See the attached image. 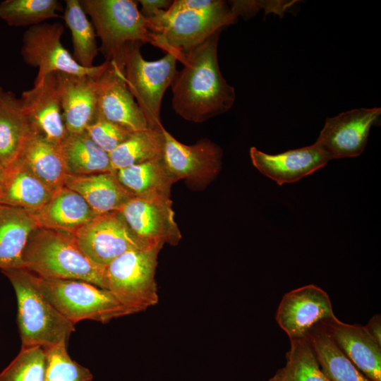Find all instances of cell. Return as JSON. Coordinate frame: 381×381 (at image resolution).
Masks as SVG:
<instances>
[{
  "instance_id": "1",
  "label": "cell",
  "mask_w": 381,
  "mask_h": 381,
  "mask_svg": "<svg viewBox=\"0 0 381 381\" xmlns=\"http://www.w3.org/2000/svg\"><path fill=\"white\" fill-rule=\"evenodd\" d=\"M219 30L190 52L182 54L183 64L171 87L174 111L183 119L202 123L226 113L233 107L236 92L223 77L217 57Z\"/></svg>"
},
{
  "instance_id": "2",
  "label": "cell",
  "mask_w": 381,
  "mask_h": 381,
  "mask_svg": "<svg viewBox=\"0 0 381 381\" xmlns=\"http://www.w3.org/2000/svg\"><path fill=\"white\" fill-rule=\"evenodd\" d=\"M22 260L23 267L42 278L81 280L107 288L106 267L89 259L70 231L38 226L29 236Z\"/></svg>"
},
{
  "instance_id": "3",
  "label": "cell",
  "mask_w": 381,
  "mask_h": 381,
  "mask_svg": "<svg viewBox=\"0 0 381 381\" xmlns=\"http://www.w3.org/2000/svg\"><path fill=\"white\" fill-rule=\"evenodd\" d=\"M12 284L17 297L22 347L47 348L68 343L75 324L62 315L43 296L36 275L25 267L1 270Z\"/></svg>"
},
{
  "instance_id": "4",
  "label": "cell",
  "mask_w": 381,
  "mask_h": 381,
  "mask_svg": "<svg viewBox=\"0 0 381 381\" xmlns=\"http://www.w3.org/2000/svg\"><path fill=\"white\" fill-rule=\"evenodd\" d=\"M81 6L91 19L99 47L106 61L123 71L124 49L130 42L150 43L157 47L150 23L132 0H80Z\"/></svg>"
},
{
  "instance_id": "5",
  "label": "cell",
  "mask_w": 381,
  "mask_h": 381,
  "mask_svg": "<svg viewBox=\"0 0 381 381\" xmlns=\"http://www.w3.org/2000/svg\"><path fill=\"white\" fill-rule=\"evenodd\" d=\"M36 281L43 296L73 324L84 320L106 323L133 314L108 289L92 283L46 279L37 275Z\"/></svg>"
},
{
  "instance_id": "6",
  "label": "cell",
  "mask_w": 381,
  "mask_h": 381,
  "mask_svg": "<svg viewBox=\"0 0 381 381\" xmlns=\"http://www.w3.org/2000/svg\"><path fill=\"white\" fill-rule=\"evenodd\" d=\"M162 246L128 250L106 267L107 288L133 314L159 301L155 272Z\"/></svg>"
},
{
  "instance_id": "7",
  "label": "cell",
  "mask_w": 381,
  "mask_h": 381,
  "mask_svg": "<svg viewBox=\"0 0 381 381\" xmlns=\"http://www.w3.org/2000/svg\"><path fill=\"white\" fill-rule=\"evenodd\" d=\"M231 8L214 12L182 11L168 13L159 10L150 18V29L156 36L157 47L174 54L177 61L204 42L219 30L236 22Z\"/></svg>"
},
{
  "instance_id": "8",
  "label": "cell",
  "mask_w": 381,
  "mask_h": 381,
  "mask_svg": "<svg viewBox=\"0 0 381 381\" xmlns=\"http://www.w3.org/2000/svg\"><path fill=\"white\" fill-rule=\"evenodd\" d=\"M141 42H130L124 49L123 75L126 83L140 108L149 128L162 126V101L177 72L176 57L169 53L149 61L141 54Z\"/></svg>"
},
{
  "instance_id": "9",
  "label": "cell",
  "mask_w": 381,
  "mask_h": 381,
  "mask_svg": "<svg viewBox=\"0 0 381 381\" xmlns=\"http://www.w3.org/2000/svg\"><path fill=\"white\" fill-rule=\"evenodd\" d=\"M64 32V26L60 22L43 23L24 32L20 53L25 64L38 68L34 84L52 73L97 77L104 69L105 62L92 68L80 66L61 43Z\"/></svg>"
},
{
  "instance_id": "10",
  "label": "cell",
  "mask_w": 381,
  "mask_h": 381,
  "mask_svg": "<svg viewBox=\"0 0 381 381\" xmlns=\"http://www.w3.org/2000/svg\"><path fill=\"white\" fill-rule=\"evenodd\" d=\"M73 234L87 257L104 267L128 250L149 247L133 235L119 211L97 215Z\"/></svg>"
},
{
  "instance_id": "11",
  "label": "cell",
  "mask_w": 381,
  "mask_h": 381,
  "mask_svg": "<svg viewBox=\"0 0 381 381\" xmlns=\"http://www.w3.org/2000/svg\"><path fill=\"white\" fill-rule=\"evenodd\" d=\"M163 159L175 181L186 180L191 186L202 188L218 174L222 167V150L207 138L188 145L178 141L164 128Z\"/></svg>"
},
{
  "instance_id": "12",
  "label": "cell",
  "mask_w": 381,
  "mask_h": 381,
  "mask_svg": "<svg viewBox=\"0 0 381 381\" xmlns=\"http://www.w3.org/2000/svg\"><path fill=\"white\" fill-rule=\"evenodd\" d=\"M119 212L133 235L147 246H176L181 241L170 198L132 197Z\"/></svg>"
},
{
  "instance_id": "13",
  "label": "cell",
  "mask_w": 381,
  "mask_h": 381,
  "mask_svg": "<svg viewBox=\"0 0 381 381\" xmlns=\"http://www.w3.org/2000/svg\"><path fill=\"white\" fill-rule=\"evenodd\" d=\"M380 115V107L358 108L327 118L315 143L329 160L358 157Z\"/></svg>"
},
{
  "instance_id": "14",
  "label": "cell",
  "mask_w": 381,
  "mask_h": 381,
  "mask_svg": "<svg viewBox=\"0 0 381 381\" xmlns=\"http://www.w3.org/2000/svg\"><path fill=\"white\" fill-rule=\"evenodd\" d=\"M334 317L327 293L315 284H308L283 296L275 319L291 340L306 337L315 325Z\"/></svg>"
},
{
  "instance_id": "15",
  "label": "cell",
  "mask_w": 381,
  "mask_h": 381,
  "mask_svg": "<svg viewBox=\"0 0 381 381\" xmlns=\"http://www.w3.org/2000/svg\"><path fill=\"white\" fill-rule=\"evenodd\" d=\"M104 62V69L95 78L97 112L131 132L149 128L126 83L123 71L111 62Z\"/></svg>"
},
{
  "instance_id": "16",
  "label": "cell",
  "mask_w": 381,
  "mask_h": 381,
  "mask_svg": "<svg viewBox=\"0 0 381 381\" xmlns=\"http://www.w3.org/2000/svg\"><path fill=\"white\" fill-rule=\"evenodd\" d=\"M250 157L253 165L261 174L279 186L297 182L330 161L315 143L277 155H270L252 147Z\"/></svg>"
},
{
  "instance_id": "17",
  "label": "cell",
  "mask_w": 381,
  "mask_h": 381,
  "mask_svg": "<svg viewBox=\"0 0 381 381\" xmlns=\"http://www.w3.org/2000/svg\"><path fill=\"white\" fill-rule=\"evenodd\" d=\"M64 123L67 133H80L97 113L95 78L56 72Z\"/></svg>"
},
{
  "instance_id": "18",
  "label": "cell",
  "mask_w": 381,
  "mask_h": 381,
  "mask_svg": "<svg viewBox=\"0 0 381 381\" xmlns=\"http://www.w3.org/2000/svg\"><path fill=\"white\" fill-rule=\"evenodd\" d=\"M345 356L368 379L381 381V346L364 326L342 322L334 317L321 322Z\"/></svg>"
},
{
  "instance_id": "19",
  "label": "cell",
  "mask_w": 381,
  "mask_h": 381,
  "mask_svg": "<svg viewBox=\"0 0 381 381\" xmlns=\"http://www.w3.org/2000/svg\"><path fill=\"white\" fill-rule=\"evenodd\" d=\"M35 129L47 138L61 143L67 134L57 90L55 73L47 75L20 98Z\"/></svg>"
},
{
  "instance_id": "20",
  "label": "cell",
  "mask_w": 381,
  "mask_h": 381,
  "mask_svg": "<svg viewBox=\"0 0 381 381\" xmlns=\"http://www.w3.org/2000/svg\"><path fill=\"white\" fill-rule=\"evenodd\" d=\"M18 159L52 192L64 186L68 171L60 143L35 131L28 138Z\"/></svg>"
},
{
  "instance_id": "21",
  "label": "cell",
  "mask_w": 381,
  "mask_h": 381,
  "mask_svg": "<svg viewBox=\"0 0 381 381\" xmlns=\"http://www.w3.org/2000/svg\"><path fill=\"white\" fill-rule=\"evenodd\" d=\"M32 212L39 227L72 233L98 215L79 193L65 186L54 192L43 207Z\"/></svg>"
},
{
  "instance_id": "22",
  "label": "cell",
  "mask_w": 381,
  "mask_h": 381,
  "mask_svg": "<svg viewBox=\"0 0 381 381\" xmlns=\"http://www.w3.org/2000/svg\"><path fill=\"white\" fill-rule=\"evenodd\" d=\"M37 131L20 98L10 91L0 93V163L8 167L19 157L30 135Z\"/></svg>"
},
{
  "instance_id": "23",
  "label": "cell",
  "mask_w": 381,
  "mask_h": 381,
  "mask_svg": "<svg viewBox=\"0 0 381 381\" xmlns=\"http://www.w3.org/2000/svg\"><path fill=\"white\" fill-rule=\"evenodd\" d=\"M64 186L79 193L98 214L119 211L133 197L119 181L115 172L68 174Z\"/></svg>"
},
{
  "instance_id": "24",
  "label": "cell",
  "mask_w": 381,
  "mask_h": 381,
  "mask_svg": "<svg viewBox=\"0 0 381 381\" xmlns=\"http://www.w3.org/2000/svg\"><path fill=\"white\" fill-rule=\"evenodd\" d=\"M53 193L20 159L6 168L0 183V204L32 212L43 207Z\"/></svg>"
},
{
  "instance_id": "25",
  "label": "cell",
  "mask_w": 381,
  "mask_h": 381,
  "mask_svg": "<svg viewBox=\"0 0 381 381\" xmlns=\"http://www.w3.org/2000/svg\"><path fill=\"white\" fill-rule=\"evenodd\" d=\"M37 227L32 211L0 204V269L23 267V250Z\"/></svg>"
},
{
  "instance_id": "26",
  "label": "cell",
  "mask_w": 381,
  "mask_h": 381,
  "mask_svg": "<svg viewBox=\"0 0 381 381\" xmlns=\"http://www.w3.org/2000/svg\"><path fill=\"white\" fill-rule=\"evenodd\" d=\"M115 174L133 197L170 198L171 186L175 183L163 157L120 169Z\"/></svg>"
},
{
  "instance_id": "27",
  "label": "cell",
  "mask_w": 381,
  "mask_h": 381,
  "mask_svg": "<svg viewBox=\"0 0 381 381\" xmlns=\"http://www.w3.org/2000/svg\"><path fill=\"white\" fill-rule=\"evenodd\" d=\"M61 145L68 174L82 176L115 172L109 154L97 145L86 131L67 133Z\"/></svg>"
},
{
  "instance_id": "28",
  "label": "cell",
  "mask_w": 381,
  "mask_h": 381,
  "mask_svg": "<svg viewBox=\"0 0 381 381\" xmlns=\"http://www.w3.org/2000/svg\"><path fill=\"white\" fill-rule=\"evenodd\" d=\"M323 372L330 381H372L337 346L320 322L307 334Z\"/></svg>"
},
{
  "instance_id": "29",
  "label": "cell",
  "mask_w": 381,
  "mask_h": 381,
  "mask_svg": "<svg viewBox=\"0 0 381 381\" xmlns=\"http://www.w3.org/2000/svg\"><path fill=\"white\" fill-rule=\"evenodd\" d=\"M163 130L162 126L131 133L124 142L109 153L114 171L163 157L165 143Z\"/></svg>"
},
{
  "instance_id": "30",
  "label": "cell",
  "mask_w": 381,
  "mask_h": 381,
  "mask_svg": "<svg viewBox=\"0 0 381 381\" xmlns=\"http://www.w3.org/2000/svg\"><path fill=\"white\" fill-rule=\"evenodd\" d=\"M64 19L71 32L74 60L84 68H92L99 52L95 28L80 0H66Z\"/></svg>"
},
{
  "instance_id": "31",
  "label": "cell",
  "mask_w": 381,
  "mask_h": 381,
  "mask_svg": "<svg viewBox=\"0 0 381 381\" xmlns=\"http://www.w3.org/2000/svg\"><path fill=\"white\" fill-rule=\"evenodd\" d=\"M290 341L286 364L274 375L277 381H330L321 368L307 335Z\"/></svg>"
},
{
  "instance_id": "32",
  "label": "cell",
  "mask_w": 381,
  "mask_h": 381,
  "mask_svg": "<svg viewBox=\"0 0 381 381\" xmlns=\"http://www.w3.org/2000/svg\"><path fill=\"white\" fill-rule=\"evenodd\" d=\"M63 11L57 0H5L0 2V19L9 26L32 27L51 18H59Z\"/></svg>"
},
{
  "instance_id": "33",
  "label": "cell",
  "mask_w": 381,
  "mask_h": 381,
  "mask_svg": "<svg viewBox=\"0 0 381 381\" xmlns=\"http://www.w3.org/2000/svg\"><path fill=\"white\" fill-rule=\"evenodd\" d=\"M46 353L41 346L22 347L0 373V381H45Z\"/></svg>"
},
{
  "instance_id": "34",
  "label": "cell",
  "mask_w": 381,
  "mask_h": 381,
  "mask_svg": "<svg viewBox=\"0 0 381 381\" xmlns=\"http://www.w3.org/2000/svg\"><path fill=\"white\" fill-rule=\"evenodd\" d=\"M67 343L61 342L44 348L46 353L45 381H92L89 369L72 360Z\"/></svg>"
},
{
  "instance_id": "35",
  "label": "cell",
  "mask_w": 381,
  "mask_h": 381,
  "mask_svg": "<svg viewBox=\"0 0 381 381\" xmlns=\"http://www.w3.org/2000/svg\"><path fill=\"white\" fill-rule=\"evenodd\" d=\"M85 131L94 143L108 154L133 133L104 119L97 111Z\"/></svg>"
},
{
  "instance_id": "36",
  "label": "cell",
  "mask_w": 381,
  "mask_h": 381,
  "mask_svg": "<svg viewBox=\"0 0 381 381\" xmlns=\"http://www.w3.org/2000/svg\"><path fill=\"white\" fill-rule=\"evenodd\" d=\"M226 6L227 3L222 0H175L165 11L174 13L188 10L209 13L219 11Z\"/></svg>"
},
{
  "instance_id": "37",
  "label": "cell",
  "mask_w": 381,
  "mask_h": 381,
  "mask_svg": "<svg viewBox=\"0 0 381 381\" xmlns=\"http://www.w3.org/2000/svg\"><path fill=\"white\" fill-rule=\"evenodd\" d=\"M138 2L142 6L141 13L145 18H149L158 11L167 9L172 1L167 0H140Z\"/></svg>"
},
{
  "instance_id": "38",
  "label": "cell",
  "mask_w": 381,
  "mask_h": 381,
  "mask_svg": "<svg viewBox=\"0 0 381 381\" xmlns=\"http://www.w3.org/2000/svg\"><path fill=\"white\" fill-rule=\"evenodd\" d=\"M371 337L381 346V316L380 314L373 315L364 326Z\"/></svg>"
},
{
  "instance_id": "39",
  "label": "cell",
  "mask_w": 381,
  "mask_h": 381,
  "mask_svg": "<svg viewBox=\"0 0 381 381\" xmlns=\"http://www.w3.org/2000/svg\"><path fill=\"white\" fill-rule=\"evenodd\" d=\"M6 168L0 163V183L1 182L4 174H5Z\"/></svg>"
},
{
  "instance_id": "40",
  "label": "cell",
  "mask_w": 381,
  "mask_h": 381,
  "mask_svg": "<svg viewBox=\"0 0 381 381\" xmlns=\"http://www.w3.org/2000/svg\"><path fill=\"white\" fill-rule=\"evenodd\" d=\"M268 381H277V380L274 378V377L273 376L272 377H271Z\"/></svg>"
},
{
  "instance_id": "41",
  "label": "cell",
  "mask_w": 381,
  "mask_h": 381,
  "mask_svg": "<svg viewBox=\"0 0 381 381\" xmlns=\"http://www.w3.org/2000/svg\"><path fill=\"white\" fill-rule=\"evenodd\" d=\"M2 90H3L2 87L0 86V93L2 91Z\"/></svg>"
}]
</instances>
